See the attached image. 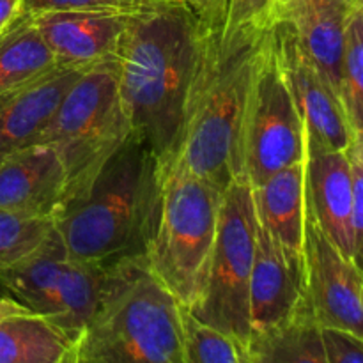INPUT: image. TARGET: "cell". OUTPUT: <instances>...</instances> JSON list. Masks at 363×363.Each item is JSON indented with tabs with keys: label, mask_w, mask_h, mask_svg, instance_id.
Returning a JSON list of instances; mask_svg holds the SVG:
<instances>
[{
	"label": "cell",
	"mask_w": 363,
	"mask_h": 363,
	"mask_svg": "<svg viewBox=\"0 0 363 363\" xmlns=\"http://www.w3.org/2000/svg\"><path fill=\"white\" fill-rule=\"evenodd\" d=\"M222 194L177 163L165 165L158 218L144 257L184 307L194 298L215 241Z\"/></svg>",
	"instance_id": "8992f818"
},
{
	"label": "cell",
	"mask_w": 363,
	"mask_h": 363,
	"mask_svg": "<svg viewBox=\"0 0 363 363\" xmlns=\"http://www.w3.org/2000/svg\"><path fill=\"white\" fill-rule=\"evenodd\" d=\"M28 14L57 66L87 69L116 59L121 38L133 13L46 9Z\"/></svg>",
	"instance_id": "4fadbf2b"
},
{
	"label": "cell",
	"mask_w": 363,
	"mask_h": 363,
	"mask_svg": "<svg viewBox=\"0 0 363 363\" xmlns=\"http://www.w3.org/2000/svg\"><path fill=\"white\" fill-rule=\"evenodd\" d=\"M66 199V167L52 145L32 144L0 160V209L55 218Z\"/></svg>",
	"instance_id": "9a60e30c"
},
{
	"label": "cell",
	"mask_w": 363,
	"mask_h": 363,
	"mask_svg": "<svg viewBox=\"0 0 363 363\" xmlns=\"http://www.w3.org/2000/svg\"><path fill=\"white\" fill-rule=\"evenodd\" d=\"M307 300L303 255L279 243L255 216V243L248 305L252 335L287 321Z\"/></svg>",
	"instance_id": "7c38bea8"
},
{
	"label": "cell",
	"mask_w": 363,
	"mask_h": 363,
	"mask_svg": "<svg viewBox=\"0 0 363 363\" xmlns=\"http://www.w3.org/2000/svg\"><path fill=\"white\" fill-rule=\"evenodd\" d=\"M82 71L55 66L0 103V160L35 144Z\"/></svg>",
	"instance_id": "2e32d148"
},
{
	"label": "cell",
	"mask_w": 363,
	"mask_h": 363,
	"mask_svg": "<svg viewBox=\"0 0 363 363\" xmlns=\"http://www.w3.org/2000/svg\"><path fill=\"white\" fill-rule=\"evenodd\" d=\"M307 156V128L284 74L269 23L241 128V167L250 186Z\"/></svg>",
	"instance_id": "9c48e42d"
},
{
	"label": "cell",
	"mask_w": 363,
	"mask_h": 363,
	"mask_svg": "<svg viewBox=\"0 0 363 363\" xmlns=\"http://www.w3.org/2000/svg\"><path fill=\"white\" fill-rule=\"evenodd\" d=\"M272 0H229L225 25H269L268 11Z\"/></svg>",
	"instance_id": "4316f807"
},
{
	"label": "cell",
	"mask_w": 363,
	"mask_h": 363,
	"mask_svg": "<svg viewBox=\"0 0 363 363\" xmlns=\"http://www.w3.org/2000/svg\"><path fill=\"white\" fill-rule=\"evenodd\" d=\"M179 312L144 254L108 262L101 298L67 363H184Z\"/></svg>",
	"instance_id": "277c9868"
},
{
	"label": "cell",
	"mask_w": 363,
	"mask_h": 363,
	"mask_svg": "<svg viewBox=\"0 0 363 363\" xmlns=\"http://www.w3.org/2000/svg\"><path fill=\"white\" fill-rule=\"evenodd\" d=\"M25 314H34V312L28 311L25 305H21L20 301H16L14 298L11 296L0 298V321L14 318V315H25Z\"/></svg>",
	"instance_id": "4dcf8cb0"
},
{
	"label": "cell",
	"mask_w": 363,
	"mask_h": 363,
	"mask_svg": "<svg viewBox=\"0 0 363 363\" xmlns=\"http://www.w3.org/2000/svg\"><path fill=\"white\" fill-rule=\"evenodd\" d=\"M106 266L71 259L55 230L38 254L0 268V291L52 323L73 344L101 298Z\"/></svg>",
	"instance_id": "ba28073f"
},
{
	"label": "cell",
	"mask_w": 363,
	"mask_h": 363,
	"mask_svg": "<svg viewBox=\"0 0 363 363\" xmlns=\"http://www.w3.org/2000/svg\"><path fill=\"white\" fill-rule=\"evenodd\" d=\"M199 18L202 27H218L225 21L229 0H183Z\"/></svg>",
	"instance_id": "83f0119b"
},
{
	"label": "cell",
	"mask_w": 363,
	"mask_h": 363,
	"mask_svg": "<svg viewBox=\"0 0 363 363\" xmlns=\"http://www.w3.org/2000/svg\"><path fill=\"white\" fill-rule=\"evenodd\" d=\"M176 0H23V11L35 13L46 9H94L116 13H140Z\"/></svg>",
	"instance_id": "d4e9b609"
},
{
	"label": "cell",
	"mask_w": 363,
	"mask_h": 363,
	"mask_svg": "<svg viewBox=\"0 0 363 363\" xmlns=\"http://www.w3.org/2000/svg\"><path fill=\"white\" fill-rule=\"evenodd\" d=\"M163 170L152 149L130 133L53 218L66 254L84 262L144 254L158 218Z\"/></svg>",
	"instance_id": "3957f363"
},
{
	"label": "cell",
	"mask_w": 363,
	"mask_h": 363,
	"mask_svg": "<svg viewBox=\"0 0 363 363\" xmlns=\"http://www.w3.org/2000/svg\"><path fill=\"white\" fill-rule=\"evenodd\" d=\"M255 216L282 247L301 255L305 225V160L252 186Z\"/></svg>",
	"instance_id": "ac0fdd59"
},
{
	"label": "cell",
	"mask_w": 363,
	"mask_h": 363,
	"mask_svg": "<svg viewBox=\"0 0 363 363\" xmlns=\"http://www.w3.org/2000/svg\"><path fill=\"white\" fill-rule=\"evenodd\" d=\"M130 133L113 59L78 74L35 144L52 145L60 156L67 174V199H71Z\"/></svg>",
	"instance_id": "5b68a950"
},
{
	"label": "cell",
	"mask_w": 363,
	"mask_h": 363,
	"mask_svg": "<svg viewBox=\"0 0 363 363\" xmlns=\"http://www.w3.org/2000/svg\"><path fill=\"white\" fill-rule=\"evenodd\" d=\"M9 94H13V92H9ZM9 94H4V96H0V103H2V101H4V99H6V98H7V96H9Z\"/></svg>",
	"instance_id": "1f68e13d"
},
{
	"label": "cell",
	"mask_w": 363,
	"mask_h": 363,
	"mask_svg": "<svg viewBox=\"0 0 363 363\" xmlns=\"http://www.w3.org/2000/svg\"><path fill=\"white\" fill-rule=\"evenodd\" d=\"M272 27L277 53L303 117L307 138L325 147L347 151L357 135L351 131L339 96L307 59L293 27L287 21H273Z\"/></svg>",
	"instance_id": "8fae6325"
},
{
	"label": "cell",
	"mask_w": 363,
	"mask_h": 363,
	"mask_svg": "<svg viewBox=\"0 0 363 363\" xmlns=\"http://www.w3.org/2000/svg\"><path fill=\"white\" fill-rule=\"evenodd\" d=\"M326 363H363V337L335 326H321Z\"/></svg>",
	"instance_id": "484cf974"
},
{
	"label": "cell",
	"mask_w": 363,
	"mask_h": 363,
	"mask_svg": "<svg viewBox=\"0 0 363 363\" xmlns=\"http://www.w3.org/2000/svg\"><path fill=\"white\" fill-rule=\"evenodd\" d=\"M181 337L184 363H248L243 342L208 323L181 305Z\"/></svg>",
	"instance_id": "7402d4cb"
},
{
	"label": "cell",
	"mask_w": 363,
	"mask_h": 363,
	"mask_svg": "<svg viewBox=\"0 0 363 363\" xmlns=\"http://www.w3.org/2000/svg\"><path fill=\"white\" fill-rule=\"evenodd\" d=\"M55 234V222L0 209V268L20 264L43 250Z\"/></svg>",
	"instance_id": "603a6c76"
},
{
	"label": "cell",
	"mask_w": 363,
	"mask_h": 363,
	"mask_svg": "<svg viewBox=\"0 0 363 363\" xmlns=\"http://www.w3.org/2000/svg\"><path fill=\"white\" fill-rule=\"evenodd\" d=\"M303 2H307V0H272L268 11V23L284 20Z\"/></svg>",
	"instance_id": "f1b7e54d"
},
{
	"label": "cell",
	"mask_w": 363,
	"mask_h": 363,
	"mask_svg": "<svg viewBox=\"0 0 363 363\" xmlns=\"http://www.w3.org/2000/svg\"><path fill=\"white\" fill-rule=\"evenodd\" d=\"M307 300L321 326L363 337V277L360 262L347 257L305 208L303 247Z\"/></svg>",
	"instance_id": "30bf717a"
},
{
	"label": "cell",
	"mask_w": 363,
	"mask_h": 363,
	"mask_svg": "<svg viewBox=\"0 0 363 363\" xmlns=\"http://www.w3.org/2000/svg\"><path fill=\"white\" fill-rule=\"evenodd\" d=\"M28 13H21L0 32V96L18 91L55 67Z\"/></svg>",
	"instance_id": "ffe728a7"
},
{
	"label": "cell",
	"mask_w": 363,
	"mask_h": 363,
	"mask_svg": "<svg viewBox=\"0 0 363 363\" xmlns=\"http://www.w3.org/2000/svg\"><path fill=\"white\" fill-rule=\"evenodd\" d=\"M340 101L353 135H363V7L350 18L340 71Z\"/></svg>",
	"instance_id": "cb8c5ba5"
},
{
	"label": "cell",
	"mask_w": 363,
	"mask_h": 363,
	"mask_svg": "<svg viewBox=\"0 0 363 363\" xmlns=\"http://www.w3.org/2000/svg\"><path fill=\"white\" fill-rule=\"evenodd\" d=\"M71 340L38 314L0 321V363H67Z\"/></svg>",
	"instance_id": "44dd1931"
},
{
	"label": "cell",
	"mask_w": 363,
	"mask_h": 363,
	"mask_svg": "<svg viewBox=\"0 0 363 363\" xmlns=\"http://www.w3.org/2000/svg\"><path fill=\"white\" fill-rule=\"evenodd\" d=\"M201 38L199 18L176 0L131 14L117 50V84L131 133L165 165L183 130Z\"/></svg>",
	"instance_id": "7a4b0ae2"
},
{
	"label": "cell",
	"mask_w": 363,
	"mask_h": 363,
	"mask_svg": "<svg viewBox=\"0 0 363 363\" xmlns=\"http://www.w3.org/2000/svg\"><path fill=\"white\" fill-rule=\"evenodd\" d=\"M247 351L248 363H326L321 325L308 303L287 321L252 335Z\"/></svg>",
	"instance_id": "d6986e66"
},
{
	"label": "cell",
	"mask_w": 363,
	"mask_h": 363,
	"mask_svg": "<svg viewBox=\"0 0 363 363\" xmlns=\"http://www.w3.org/2000/svg\"><path fill=\"white\" fill-rule=\"evenodd\" d=\"M358 7H363V0H307L280 20L293 27L307 59L339 99L346 28L351 14Z\"/></svg>",
	"instance_id": "e0dca14e"
},
{
	"label": "cell",
	"mask_w": 363,
	"mask_h": 363,
	"mask_svg": "<svg viewBox=\"0 0 363 363\" xmlns=\"http://www.w3.org/2000/svg\"><path fill=\"white\" fill-rule=\"evenodd\" d=\"M305 208L323 233L347 257L360 262L362 243L353 229V191L347 151L325 147L307 138Z\"/></svg>",
	"instance_id": "5bb4252c"
},
{
	"label": "cell",
	"mask_w": 363,
	"mask_h": 363,
	"mask_svg": "<svg viewBox=\"0 0 363 363\" xmlns=\"http://www.w3.org/2000/svg\"><path fill=\"white\" fill-rule=\"evenodd\" d=\"M254 243L252 186L240 176L222 194L215 241L188 308L201 321L236 337L245 347L252 337L248 286Z\"/></svg>",
	"instance_id": "52a82bcc"
},
{
	"label": "cell",
	"mask_w": 363,
	"mask_h": 363,
	"mask_svg": "<svg viewBox=\"0 0 363 363\" xmlns=\"http://www.w3.org/2000/svg\"><path fill=\"white\" fill-rule=\"evenodd\" d=\"M268 32L269 25L202 27L183 130L170 162L220 191L243 176L241 128Z\"/></svg>",
	"instance_id": "6da1fadb"
},
{
	"label": "cell",
	"mask_w": 363,
	"mask_h": 363,
	"mask_svg": "<svg viewBox=\"0 0 363 363\" xmlns=\"http://www.w3.org/2000/svg\"><path fill=\"white\" fill-rule=\"evenodd\" d=\"M23 13V0H0V32Z\"/></svg>",
	"instance_id": "f546056e"
}]
</instances>
